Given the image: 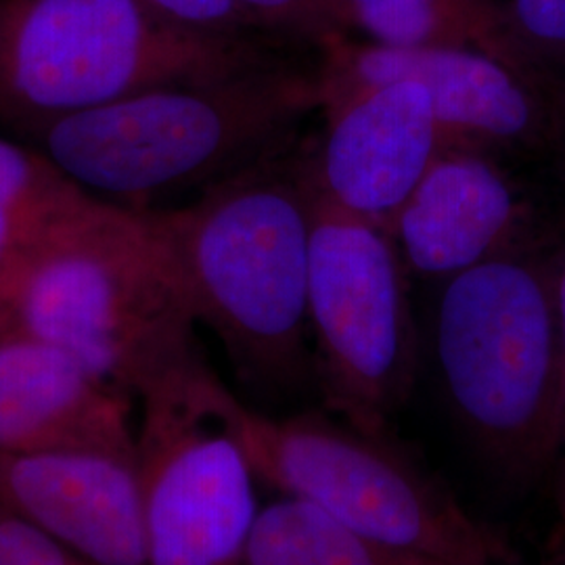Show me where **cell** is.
Returning a JSON list of instances; mask_svg holds the SVG:
<instances>
[{
    "instance_id": "8",
    "label": "cell",
    "mask_w": 565,
    "mask_h": 565,
    "mask_svg": "<svg viewBox=\"0 0 565 565\" xmlns=\"http://www.w3.org/2000/svg\"><path fill=\"white\" fill-rule=\"evenodd\" d=\"M202 352L141 398L137 467L149 565H245L256 473L210 401Z\"/></svg>"
},
{
    "instance_id": "19",
    "label": "cell",
    "mask_w": 565,
    "mask_h": 565,
    "mask_svg": "<svg viewBox=\"0 0 565 565\" xmlns=\"http://www.w3.org/2000/svg\"><path fill=\"white\" fill-rule=\"evenodd\" d=\"M0 565H88L36 525L0 507Z\"/></svg>"
},
{
    "instance_id": "21",
    "label": "cell",
    "mask_w": 565,
    "mask_h": 565,
    "mask_svg": "<svg viewBox=\"0 0 565 565\" xmlns=\"http://www.w3.org/2000/svg\"><path fill=\"white\" fill-rule=\"evenodd\" d=\"M553 287H555V308L559 324V345H562V377H559V408L562 425L565 419V237L557 243L553 252Z\"/></svg>"
},
{
    "instance_id": "12",
    "label": "cell",
    "mask_w": 565,
    "mask_h": 565,
    "mask_svg": "<svg viewBox=\"0 0 565 565\" xmlns=\"http://www.w3.org/2000/svg\"><path fill=\"white\" fill-rule=\"evenodd\" d=\"M0 507L88 565H149L137 455L0 450Z\"/></svg>"
},
{
    "instance_id": "23",
    "label": "cell",
    "mask_w": 565,
    "mask_h": 565,
    "mask_svg": "<svg viewBox=\"0 0 565 565\" xmlns=\"http://www.w3.org/2000/svg\"><path fill=\"white\" fill-rule=\"evenodd\" d=\"M557 103H559V111H562V118L565 124V76L562 84H559V93H557Z\"/></svg>"
},
{
    "instance_id": "3",
    "label": "cell",
    "mask_w": 565,
    "mask_h": 565,
    "mask_svg": "<svg viewBox=\"0 0 565 565\" xmlns=\"http://www.w3.org/2000/svg\"><path fill=\"white\" fill-rule=\"evenodd\" d=\"M282 153L156 212L195 321L258 390L291 387L308 369L315 189L306 162Z\"/></svg>"
},
{
    "instance_id": "20",
    "label": "cell",
    "mask_w": 565,
    "mask_h": 565,
    "mask_svg": "<svg viewBox=\"0 0 565 565\" xmlns=\"http://www.w3.org/2000/svg\"><path fill=\"white\" fill-rule=\"evenodd\" d=\"M260 30H287L315 36L312 0H235Z\"/></svg>"
},
{
    "instance_id": "9",
    "label": "cell",
    "mask_w": 565,
    "mask_h": 565,
    "mask_svg": "<svg viewBox=\"0 0 565 565\" xmlns=\"http://www.w3.org/2000/svg\"><path fill=\"white\" fill-rule=\"evenodd\" d=\"M319 67L324 103L392 81L429 93L446 147H478L565 174L557 95L518 65L478 49H387L329 34Z\"/></svg>"
},
{
    "instance_id": "18",
    "label": "cell",
    "mask_w": 565,
    "mask_h": 565,
    "mask_svg": "<svg viewBox=\"0 0 565 565\" xmlns=\"http://www.w3.org/2000/svg\"><path fill=\"white\" fill-rule=\"evenodd\" d=\"M153 15L189 32L254 41L260 28L235 0H139Z\"/></svg>"
},
{
    "instance_id": "2",
    "label": "cell",
    "mask_w": 565,
    "mask_h": 565,
    "mask_svg": "<svg viewBox=\"0 0 565 565\" xmlns=\"http://www.w3.org/2000/svg\"><path fill=\"white\" fill-rule=\"evenodd\" d=\"M321 74L282 63L223 81L142 90L34 130L23 142L99 202L160 212L279 153L323 109Z\"/></svg>"
},
{
    "instance_id": "5",
    "label": "cell",
    "mask_w": 565,
    "mask_h": 565,
    "mask_svg": "<svg viewBox=\"0 0 565 565\" xmlns=\"http://www.w3.org/2000/svg\"><path fill=\"white\" fill-rule=\"evenodd\" d=\"M210 401L256 478L323 509L366 539L424 565H509L511 548L452 494L387 445L319 415L270 417L218 375Z\"/></svg>"
},
{
    "instance_id": "14",
    "label": "cell",
    "mask_w": 565,
    "mask_h": 565,
    "mask_svg": "<svg viewBox=\"0 0 565 565\" xmlns=\"http://www.w3.org/2000/svg\"><path fill=\"white\" fill-rule=\"evenodd\" d=\"M315 36L387 49H478L518 65L503 0H312Z\"/></svg>"
},
{
    "instance_id": "22",
    "label": "cell",
    "mask_w": 565,
    "mask_h": 565,
    "mask_svg": "<svg viewBox=\"0 0 565 565\" xmlns=\"http://www.w3.org/2000/svg\"><path fill=\"white\" fill-rule=\"evenodd\" d=\"M555 459H557V488H555V494H557V511H559V518H562V524L565 525V419L562 425V434H559V445H557V452H555Z\"/></svg>"
},
{
    "instance_id": "15",
    "label": "cell",
    "mask_w": 565,
    "mask_h": 565,
    "mask_svg": "<svg viewBox=\"0 0 565 565\" xmlns=\"http://www.w3.org/2000/svg\"><path fill=\"white\" fill-rule=\"evenodd\" d=\"M86 195L32 145L0 137V308L25 256Z\"/></svg>"
},
{
    "instance_id": "1",
    "label": "cell",
    "mask_w": 565,
    "mask_h": 565,
    "mask_svg": "<svg viewBox=\"0 0 565 565\" xmlns=\"http://www.w3.org/2000/svg\"><path fill=\"white\" fill-rule=\"evenodd\" d=\"M195 327L158 214L90 195L42 235L0 308V331L60 348L137 403L202 352Z\"/></svg>"
},
{
    "instance_id": "16",
    "label": "cell",
    "mask_w": 565,
    "mask_h": 565,
    "mask_svg": "<svg viewBox=\"0 0 565 565\" xmlns=\"http://www.w3.org/2000/svg\"><path fill=\"white\" fill-rule=\"evenodd\" d=\"M245 565H424L366 539L300 499L264 507L252 530Z\"/></svg>"
},
{
    "instance_id": "13",
    "label": "cell",
    "mask_w": 565,
    "mask_h": 565,
    "mask_svg": "<svg viewBox=\"0 0 565 565\" xmlns=\"http://www.w3.org/2000/svg\"><path fill=\"white\" fill-rule=\"evenodd\" d=\"M135 403L60 348L0 331V450L137 455Z\"/></svg>"
},
{
    "instance_id": "10",
    "label": "cell",
    "mask_w": 565,
    "mask_h": 565,
    "mask_svg": "<svg viewBox=\"0 0 565 565\" xmlns=\"http://www.w3.org/2000/svg\"><path fill=\"white\" fill-rule=\"evenodd\" d=\"M501 153L445 147L390 226L404 266L448 279L476 264L565 237V214L536 200Z\"/></svg>"
},
{
    "instance_id": "4",
    "label": "cell",
    "mask_w": 565,
    "mask_h": 565,
    "mask_svg": "<svg viewBox=\"0 0 565 565\" xmlns=\"http://www.w3.org/2000/svg\"><path fill=\"white\" fill-rule=\"evenodd\" d=\"M254 41L189 32L139 0H0V124H44L142 90L273 63Z\"/></svg>"
},
{
    "instance_id": "7",
    "label": "cell",
    "mask_w": 565,
    "mask_h": 565,
    "mask_svg": "<svg viewBox=\"0 0 565 565\" xmlns=\"http://www.w3.org/2000/svg\"><path fill=\"white\" fill-rule=\"evenodd\" d=\"M308 327L329 406L385 436L415 373V324L398 245L380 224L315 193Z\"/></svg>"
},
{
    "instance_id": "11",
    "label": "cell",
    "mask_w": 565,
    "mask_h": 565,
    "mask_svg": "<svg viewBox=\"0 0 565 565\" xmlns=\"http://www.w3.org/2000/svg\"><path fill=\"white\" fill-rule=\"evenodd\" d=\"M327 132L306 162L315 193L390 233L396 214L446 147L429 93L392 81L324 103Z\"/></svg>"
},
{
    "instance_id": "6",
    "label": "cell",
    "mask_w": 565,
    "mask_h": 565,
    "mask_svg": "<svg viewBox=\"0 0 565 565\" xmlns=\"http://www.w3.org/2000/svg\"><path fill=\"white\" fill-rule=\"evenodd\" d=\"M553 247L507 254L448 277L434 343L446 396L497 459L534 471L562 434V345Z\"/></svg>"
},
{
    "instance_id": "17",
    "label": "cell",
    "mask_w": 565,
    "mask_h": 565,
    "mask_svg": "<svg viewBox=\"0 0 565 565\" xmlns=\"http://www.w3.org/2000/svg\"><path fill=\"white\" fill-rule=\"evenodd\" d=\"M513 49L525 70L559 90L565 76V0H503Z\"/></svg>"
}]
</instances>
